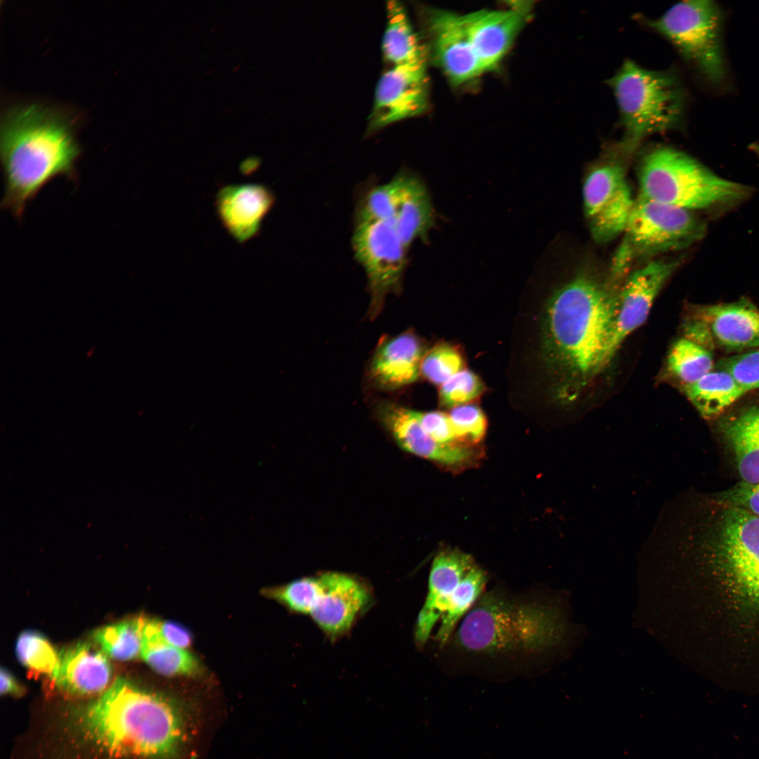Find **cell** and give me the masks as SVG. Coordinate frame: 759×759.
I'll return each instance as SVG.
<instances>
[{"mask_svg": "<svg viewBox=\"0 0 759 759\" xmlns=\"http://www.w3.org/2000/svg\"><path fill=\"white\" fill-rule=\"evenodd\" d=\"M566 625L549 595L495 587L481 595L443 647L479 674L530 675L562 648Z\"/></svg>", "mask_w": 759, "mask_h": 759, "instance_id": "1", "label": "cell"}, {"mask_svg": "<svg viewBox=\"0 0 759 759\" xmlns=\"http://www.w3.org/2000/svg\"><path fill=\"white\" fill-rule=\"evenodd\" d=\"M80 742L113 759H179L188 718L172 700L117 677L71 714Z\"/></svg>", "mask_w": 759, "mask_h": 759, "instance_id": "2", "label": "cell"}, {"mask_svg": "<svg viewBox=\"0 0 759 759\" xmlns=\"http://www.w3.org/2000/svg\"><path fill=\"white\" fill-rule=\"evenodd\" d=\"M617 297L595 277L580 274L549 299L542 324V357L558 401H571L601 370Z\"/></svg>", "mask_w": 759, "mask_h": 759, "instance_id": "3", "label": "cell"}, {"mask_svg": "<svg viewBox=\"0 0 759 759\" xmlns=\"http://www.w3.org/2000/svg\"><path fill=\"white\" fill-rule=\"evenodd\" d=\"M4 179L1 207L20 219L26 205L54 179L75 181L81 154L70 123L39 104L16 106L3 119L0 138Z\"/></svg>", "mask_w": 759, "mask_h": 759, "instance_id": "4", "label": "cell"}, {"mask_svg": "<svg viewBox=\"0 0 759 759\" xmlns=\"http://www.w3.org/2000/svg\"><path fill=\"white\" fill-rule=\"evenodd\" d=\"M638 174L640 195L689 210L730 207L749 193L747 186L718 176L689 155L668 146L647 153Z\"/></svg>", "mask_w": 759, "mask_h": 759, "instance_id": "5", "label": "cell"}, {"mask_svg": "<svg viewBox=\"0 0 759 759\" xmlns=\"http://www.w3.org/2000/svg\"><path fill=\"white\" fill-rule=\"evenodd\" d=\"M609 84L624 129L623 142L632 150L644 138L680 123L685 96L673 73L647 70L626 60Z\"/></svg>", "mask_w": 759, "mask_h": 759, "instance_id": "6", "label": "cell"}, {"mask_svg": "<svg viewBox=\"0 0 759 759\" xmlns=\"http://www.w3.org/2000/svg\"><path fill=\"white\" fill-rule=\"evenodd\" d=\"M487 580L485 571L467 553L455 549L438 552L429 572L426 599L416 621L417 647H424L439 620L435 638L446 643L460 620L484 592Z\"/></svg>", "mask_w": 759, "mask_h": 759, "instance_id": "7", "label": "cell"}, {"mask_svg": "<svg viewBox=\"0 0 759 759\" xmlns=\"http://www.w3.org/2000/svg\"><path fill=\"white\" fill-rule=\"evenodd\" d=\"M650 24L708 81L719 83L725 78L720 44L721 17L713 2H680Z\"/></svg>", "mask_w": 759, "mask_h": 759, "instance_id": "8", "label": "cell"}, {"mask_svg": "<svg viewBox=\"0 0 759 759\" xmlns=\"http://www.w3.org/2000/svg\"><path fill=\"white\" fill-rule=\"evenodd\" d=\"M714 534L715 559L732 590L759 610V517L727 505Z\"/></svg>", "mask_w": 759, "mask_h": 759, "instance_id": "9", "label": "cell"}, {"mask_svg": "<svg viewBox=\"0 0 759 759\" xmlns=\"http://www.w3.org/2000/svg\"><path fill=\"white\" fill-rule=\"evenodd\" d=\"M706 225L690 210L661 203L642 195L635 204L625 228V242L632 253L682 249L701 240Z\"/></svg>", "mask_w": 759, "mask_h": 759, "instance_id": "10", "label": "cell"}, {"mask_svg": "<svg viewBox=\"0 0 759 759\" xmlns=\"http://www.w3.org/2000/svg\"><path fill=\"white\" fill-rule=\"evenodd\" d=\"M372 596L369 587L353 576L327 571L305 577L303 614L311 616L331 639L346 633Z\"/></svg>", "mask_w": 759, "mask_h": 759, "instance_id": "11", "label": "cell"}, {"mask_svg": "<svg viewBox=\"0 0 759 759\" xmlns=\"http://www.w3.org/2000/svg\"><path fill=\"white\" fill-rule=\"evenodd\" d=\"M352 247L368 278L370 313L375 316L386 296L399 290L408 249L392 223L386 221L355 222Z\"/></svg>", "mask_w": 759, "mask_h": 759, "instance_id": "12", "label": "cell"}, {"mask_svg": "<svg viewBox=\"0 0 759 759\" xmlns=\"http://www.w3.org/2000/svg\"><path fill=\"white\" fill-rule=\"evenodd\" d=\"M585 214L597 242H609L625 231L635 200L623 166L611 160L593 168L583 188Z\"/></svg>", "mask_w": 759, "mask_h": 759, "instance_id": "13", "label": "cell"}, {"mask_svg": "<svg viewBox=\"0 0 759 759\" xmlns=\"http://www.w3.org/2000/svg\"><path fill=\"white\" fill-rule=\"evenodd\" d=\"M677 265L675 261H652L627 278L618 293L601 370L611 360L624 339L646 320L655 298Z\"/></svg>", "mask_w": 759, "mask_h": 759, "instance_id": "14", "label": "cell"}, {"mask_svg": "<svg viewBox=\"0 0 759 759\" xmlns=\"http://www.w3.org/2000/svg\"><path fill=\"white\" fill-rule=\"evenodd\" d=\"M427 107L426 60L392 66L377 83L368 131L420 115Z\"/></svg>", "mask_w": 759, "mask_h": 759, "instance_id": "15", "label": "cell"}, {"mask_svg": "<svg viewBox=\"0 0 759 759\" xmlns=\"http://www.w3.org/2000/svg\"><path fill=\"white\" fill-rule=\"evenodd\" d=\"M422 14L436 61L453 83L462 84L484 72L462 15L429 8Z\"/></svg>", "mask_w": 759, "mask_h": 759, "instance_id": "16", "label": "cell"}, {"mask_svg": "<svg viewBox=\"0 0 759 759\" xmlns=\"http://www.w3.org/2000/svg\"><path fill=\"white\" fill-rule=\"evenodd\" d=\"M375 414L398 446L413 455L453 465L469 460L473 454L466 446L446 445L434 441L420 424L417 411L382 401L375 406Z\"/></svg>", "mask_w": 759, "mask_h": 759, "instance_id": "17", "label": "cell"}, {"mask_svg": "<svg viewBox=\"0 0 759 759\" xmlns=\"http://www.w3.org/2000/svg\"><path fill=\"white\" fill-rule=\"evenodd\" d=\"M275 202L271 189L260 183L231 184L216 195L215 208L226 231L243 244L257 236Z\"/></svg>", "mask_w": 759, "mask_h": 759, "instance_id": "18", "label": "cell"}, {"mask_svg": "<svg viewBox=\"0 0 759 759\" xmlns=\"http://www.w3.org/2000/svg\"><path fill=\"white\" fill-rule=\"evenodd\" d=\"M694 316L706 325L715 347L728 352L759 347V309L747 300L701 306Z\"/></svg>", "mask_w": 759, "mask_h": 759, "instance_id": "19", "label": "cell"}, {"mask_svg": "<svg viewBox=\"0 0 759 759\" xmlns=\"http://www.w3.org/2000/svg\"><path fill=\"white\" fill-rule=\"evenodd\" d=\"M111 676L112 666L103 651L82 641L60 651L51 677L58 688L67 694L88 696L102 693Z\"/></svg>", "mask_w": 759, "mask_h": 759, "instance_id": "20", "label": "cell"}, {"mask_svg": "<svg viewBox=\"0 0 759 759\" xmlns=\"http://www.w3.org/2000/svg\"><path fill=\"white\" fill-rule=\"evenodd\" d=\"M524 9L479 11L462 15L484 71L494 68L510 48L525 20Z\"/></svg>", "mask_w": 759, "mask_h": 759, "instance_id": "21", "label": "cell"}, {"mask_svg": "<svg viewBox=\"0 0 759 759\" xmlns=\"http://www.w3.org/2000/svg\"><path fill=\"white\" fill-rule=\"evenodd\" d=\"M423 357L420 339L412 332L401 333L379 345L370 364V377L383 390L403 387L418 379Z\"/></svg>", "mask_w": 759, "mask_h": 759, "instance_id": "22", "label": "cell"}, {"mask_svg": "<svg viewBox=\"0 0 759 759\" xmlns=\"http://www.w3.org/2000/svg\"><path fill=\"white\" fill-rule=\"evenodd\" d=\"M395 178L398 192L391 223L408 249L416 239L427 240L434 223V209L427 188L417 176L403 171Z\"/></svg>", "mask_w": 759, "mask_h": 759, "instance_id": "23", "label": "cell"}, {"mask_svg": "<svg viewBox=\"0 0 759 759\" xmlns=\"http://www.w3.org/2000/svg\"><path fill=\"white\" fill-rule=\"evenodd\" d=\"M742 481L759 482V401L721 425Z\"/></svg>", "mask_w": 759, "mask_h": 759, "instance_id": "24", "label": "cell"}, {"mask_svg": "<svg viewBox=\"0 0 759 759\" xmlns=\"http://www.w3.org/2000/svg\"><path fill=\"white\" fill-rule=\"evenodd\" d=\"M387 26L382 41L384 58L392 66L427 60L404 6L398 1L387 2Z\"/></svg>", "mask_w": 759, "mask_h": 759, "instance_id": "25", "label": "cell"}, {"mask_svg": "<svg viewBox=\"0 0 759 759\" xmlns=\"http://www.w3.org/2000/svg\"><path fill=\"white\" fill-rule=\"evenodd\" d=\"M687 397L706 418L718 415L746 392L722 369L713 370L693 384L685 386Z\"/></svg>", "mask_w": 759, "mask_h": 759, "instance_id": "26", "label": "cell"}, {"mask_svg": "<svg viewBox=\"0 0 759 759\" xmlns=\"http://www.w3.org/2000/svg\"><path fill=\"white\" fill-rule=\"evenodd\" d=\"M145 617L142 616L100 628L93 633L94 642L105 654L121 661L141 656L143 628Z\"/></svg>", "mask_w": 759, "mask_h": 759, "instance_id": "27", "label": "cell"}, {"mask_svg": "<svg viewBox=\"0 0 759 759\" xmlns=\"http://www.w3.org/2000/svg\"><path fill=\"white\" fill-rule=\"evenodd\" d=\"M668 365L670 371L686 386L713 370L714 362L710 350L683 337L672 346Z\"/></svg>", "mask_w": 759, "mask_h": 759, "instance_id": "28", "label": "cell"}, {"mask_svg": "<svg viewBox=\"0 0 759 759\" xmlns=\"http://www.w3.org/2000/svg\"><path fill=\"white\" fill-rule=\"evenodd\" d=\"M141 657L163 675H193L200 670L197 659L186 649L157 641L143 640Z\"/></svg>", "mask_w": 759, "mask_h": 759, "instance_id": "29", "label": "cell"}, {"mask_svg": "<svg viewBox=\"0 0 759 759\" xmlns=\"http://www.w3.org/2000/svg\"><path fill=\"white\" fill-rule=\"evenodd\" d=\"M16 654L21 663L34 675L52 676L58 654L50 642L40 632L25 630L18 636Z\"/></svg>", "mask_w": 759, "mask_h": 759, "instance_id": "30", "label": "cell"}, {"mask_svg": "<svg viewBox=\"0 0 759 759\" xmlns=\"http://www.w3.org/2000/svg\"><path fill=\"white\" fill-rule=\"evenodd\" d=\"M398 185L396 178L372 188L360 201L355 222H391L394 217Z\"/></svg>", "mask_w": 759, "mask_h": 759, "instance_id": "31", "label": "cell"}, {"mask_svg": "<svg viewBox=\"0 0 759 759\" xmlns=\"http://www.w3.org/2000/svg\"><path fill=\"white\" fill-rule=\"evenodd\" d=\"M463 358L460 351L446 343L439 344L423 357L420 372L431 382L440 386L463 370Z\"/></svg>", "mask_w": 759, "mask_h": 759, "instance_id": "32", "label": "cell"}, {"mask_svg": "<svg viewBox=\"0 0 759 759\" xmlns=\"http://www.w3.org/2000/svg\"><path fill=\"white\" fill-rule=\"evenodd\" d=\"M484 391L481 379L474 372L462 370L440 386L441 403L448 408L468 404Z\"/></svg>", "mask_w": 759, "mask_h": 759, "instance_id": "33", "label": "cell"}, {"mask_svg": "<svg viewBox=\"0 0 759 759\" xmlns=\"http://www.w3.org/2000/svg\"><path fill=\"white\" fill-rule=\"evenodd\" d=\"M448 415L458 440L476 443L483 439L487 422L479 406L474 404L456 406Z\"/></svg>", "mask_w": 759, "mask_h": 759, "instance_id": "34", "label": "cell"}, {"mask_svg": "<svg viewBox=\"0 0 759 759\" xmlns=\"http://www.w3.org/2000/svg\"><path fill=\"white\" fill-rule=\"evenodd\" d=\"M719 368L728 372L746 392L759 389V347L722 360Z\"/></svg>", "mask_w": 759, "mask_h": 759, "instance_id": "35", "label": "cell"}, {"mask_svg": "<svg viewBox=\"0 0 759 759\" xmlns=\"http://www.w3.org/2000/svg\"><path fill=\"white\" fill-rule=\"evenodd\" d=\"M143 640L157 641L182 649L191 644L190 633L182 625L146 618L143 628Z\"/></svg>", "mask_w": 759, "mask_h": 759, "instance_id": "36", "label": "cell"}, {"mask_svg": "<svg viewBox=\"0 0 759 759\" xmlns=\"http://www.w3.org/2000/svg\"><path fill=\"white\" fill-rule=\"evenodd\" d=\"M424 430L436 442L453 445L458 440L449 415L441 411L417 412Z\"/></svg>", "mask_w": 759, "mask_h": 759, "instance_id": "37", "label": "cell"}, {"mask_svg": "<svg viewBox=\"0 0 759 759\" xmlns=\"http://www.w3.org/2000/svg\"><path fill=\"white\" fill-rule=\"evenodd\" d=\"M719 500L727 505L741 507L759 517V482L741 481L721 493Z\"/></svg>", "mask_w": 759, "mask_h": 759, "instance_id": "38", "label": "cell"}, {"mask_svg": "<svg viewBox=\"0 0 759 759\" xmlns=\"http://www.w3.org/2000/svg\"><path fill=\"white\" fill-rule=\"evenodd\" d=\"M1 694L21 696L24 692L23 687L19 684L14 676L4 668H1Z\"/></svg>", "mask_w": 759, "mask_h": 759, "instance_id": "39", "label": "cell"}, {"mask_svg": "<svg viewBox=\"0 0 759 759\" xmlns=\"http://www.w3.org/2000/svg\"><path fill=\"white\" fill-rule=\"evenodd\" d=\"M752 148H753V150L754 151V153L756 154V155L759 158V144H755V145H753L752 146Z\"/></svg>", "mask_w": 759, "mask_h": 759, "instance_id": "40", "label": "cell"}]
</instances>
